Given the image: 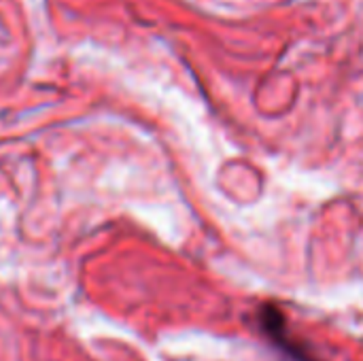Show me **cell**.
Segmentation results:
<instances>
[{"label":"cell","instance_id":"6da1fadb","mask_svg":"<svg viewBox=\"0 0 363 361\" xmlns=\"http://www.w3.org/2000/svg\"><path fill=\"white\" fill-rule=\"evenodd\" d=\"M259 328H262V332L283 351V353H287L289 357L294 361H317L315 360V355H313V351H308L291 332H289V328H287V321H285V315L277 309V306H272V304H268V306H262L259 309Z\"/></svg>","mask_w":363,"mask_h":361}]
</instances>
